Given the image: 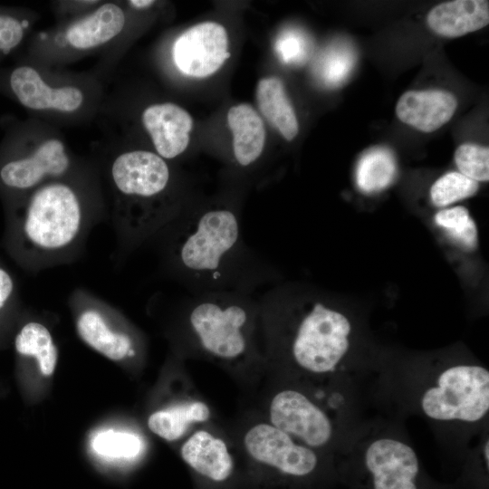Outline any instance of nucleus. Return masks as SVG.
Returning <instances> with one entry per match:
<instances>
[{"label": "nucleus", "instance_id": "f257e3e1", "mask_svg": "<svg viewBox=\"0 0 489 489\" xmlns=\"http://www.w3.org/2000/svg\"><path fill=\"white\" fill-rule=\"evenodd\" d=\"M241 248L240 221L216 207L183 221L174 240V263L187 279L208 287L223 284Z\"/></svg>", "mask_w": 489, "mask_h": 489}, {"label": "nucleus", "instance_id": "f03ea898", "mask_svg": "<svg viewBox=\"0 0 489 489\" xmlns=\"http://www.w3.org/2000/svg\"><path fill=\"white\" fill-rule=\"evenodd\" d=\"M84 222L75 192L64 184L53 183L32 196L14 228L22 248L36 254H53L73 244Z\"/></svg>", "mask_w": 489, "mask_h": 489}, {"label": "nucleus", "instance_id": "7ed1b4c3", "mask_svg": "<svg viewBox=\"0 0 489 489\" xmlns=\"http://www.w3.org/2000/svg\"><path fill=\"white\" fill-rule=\"evenodd\" d=\"M254 311L242 295L210 292L195 300L187 321L199 347L222 360L245 357L252 348Z\"/></svg>", "mask_w": 489, "mask_h": 489}, {"label": "nucleus", "instance_id": "20e7f679", "mask_svg": "<svg viewBox=\"0 0 489 489\" xmlns=\"http://www.w3.org/2000/svg\"><path fill=\"white\" fill-rule=\"evenodd\" d=\"M244 446L256 466L254 475L258 489H295L313 483L321 474L314 449L270 423L251 427L244 436Z\"/></svg>", "mask_w": 489, "mask_h": 489}, {"label": "nucleus", "instance_id": "39448f33", "mask_svg": "<svg viewBox=\"0 0 489 489\" xmlns=\"http://www.w3.org/2000/svg\"><path fill=\"white\" fill-rule=\"evenodd\" d=\"M423 413L438 421L475 423L489 411V371L479 365L461 364L438 374L421 397Z\"/></svg>", "mask_w": 489, "mask_h": 489}, {"label": "nucleus", "instance_id": "423d86ee", "mask_svg": "<svg viewBox=\"0 0 489 489\" xmlns=\"http://www.w3.org/2000/svg\"><path fill=\"white\" fill-rule=\"evenodd\" d=\"M350 331L346 316L315 302L295 329L290 345L292 358L309 373H331L348 351Z\"/></svg>", "mask_w": 489, "mask_h": 489}, {"label": "nucleus", "instance_id": "0eeeda50", "mask_svg": "<svg viewBox=\"0 0 489 489\" xmlns=\"http://www.w3.org/2000/svg\"><path fill=\"white\" fill-rule=\"evenodd\" d=\"M360 489H424L419 459L407 443L383 436L365 449Z\"/></svg>", "mask_w": 489, "mask_h": 489}, {"label": "nucleus", "instance_id": "6e6552de", "mask_svg": "<svg viewBox=\"0 0 489 489\" xmlns=\"http://www.w3.org/2000/svg\"><path fill=\"white\" fill-rule=\"evenodd\" d=\"M268 413L271 425L308 447H322L332 437L333 426L328 415L296 389L277 392Z\"/></svg>", "mask_w": 489, "mask_h": 489}, {"label": "nucleus", "instance_id": "1a4fd4ad", "mask_svg": "<svg viewBox=\"0 0 489 489\" xmlns=\"http://www.w3.org/2000/svg\"><path fill=\"white\" fill-rule=\"evenodd\" d=\"M225 27L215 22L196 24L185 31L173 46V59L181 72L204 78L215 73L230 57Z\"/></svg>", "mask_w": 489, "mask_h": 489}, {"label": "nucleus", "instance_id": "9d476101", "mask_svg": "<svg viewBox=\"0 0 489 489\" xmlns=\"http://www.w3.org/2000/svg\"><path fill=\"white\" fill-rule=\"evenodd\" d=\"M111 175L120 193L143 201L158 197L166 190L170 179L165 160L145 150L120 155L112 164Z\"/></svg>", "mask_w": 489, "mask_h": 489}, {"label": "nucleus", "instance_id": "9b49d317", "mask_svg": "<svg viewBox=\"0 0 489 489\" xmlns=\"http://www.w3.org/2000/svg\"><path fill=\"white\" fill-rule=\"evenodd\" d=\"M181 457L209 485L223 487L234 477L235 464L227 446L206 430L194 433L182 446Z\"/></svg>", "mask_w": 489, "mask_h": 489}, {"label": "nucleus", "instance_id": "f8f14e48", "mask_svg": "<svg viewBox=\"0 0 489 489\" xmlns=\"http://www.w3.org/2000/svg\"><path fill=\"white\" fill-rule=\"evenodd\" d=\"M69 158L60 140L43 142L30 157L5 163L0 169L3 184L14 189H28L48 177H58L69 168Z\"/></svg>", "mask_w": 489, "mask_h": 489}, {"label": "nucleus", "instance_id": "ddd939ff", "mask_svg": "<svg viewBox=\"0 0 489 489\" xmlns=\"http://www.w3.org/2000/svg\"><path fill=\"white\" fill-rule=\"evenodd\" d=\"M142 121L159 157L173 158L187 148L193 120L181 107L173 103L149 106L142 114Z\"/></svg>", "mask_w": 489, "mask_h": 489}, {"label": "nucleus", "instance_id": "4468645a", "mask_svg": "<svg viewBox=\"0 0 489 489\" xmlns=\"http://www.w3.org/2000/svg\"><path fill=\"white\" fill-rule=\"evenodd\" d=\"M457 100L444 90L408 91L397 102L400 121L423 132H433L448 122L455 112Z\"/></svg>", "mask_w": 489, "mask_h": 489}, {"label": "nucleus", "instance_id": "2eb2a0df", "mask_svg": "<svg viewBox=\"0 0 489 489\" xmlns=\"http://www.w3.org/2000/svg\"><path fill=\"white\" fill-rule=\"evenodd\" d=\"M10 85L20 102L33 110L54 109L70 112L76 110L83 101L79 89L71 86L51 88L34 69L27 66L14 70Z\"/></svg>", "mask_w": 489, "mask_h": 489}, {"label": "nucleus", "instance_id": "dca6fc26", "mask_svg": "<svg viewBox=\"0 0 489 489\" xmlns=\"http://www.w3.org/2000/svg\"><path fill=\"white\" fill-rule=\"evenodd\" d=\"M428 27L444 37H460L485 27L489 23V2L455 0L433 7L427 16Z\"/></svg>", "mask_w": 489, "mask_h": 489}, {"label": "nucleus", "instance_id": "f3484780", "mask_svg": "<svg viewBox=\"0 0 489 489\" xmlns=\"http://www.w3.org/2000/svg\"><path fill=\"white\" fill-rule=\"evenodd\" d=\"M76 329L86 344L110 360H120L135 354L130 337L113 331L96 309L82 311L77 318Z\"/></svg>", "mask_w": 489, "mask_h": 489}, {"label": "nucleus", "instance_id": "a211bd4d", "mask_svg": "<svg viewBox=\"0 0 489 489\" xmlns=\"http://www.w3.org/2000/svg\"><path fill=\"white\" fill-rule=\"evenodd\" d=\"M227 121L233 133L235 158L241 166H249L263 152L265 143L264 122L254 109L244 103L230 108Z\"/></svg>", "mask_w": 489, "mask_h": 489}, {"label": "nucleus", "instance_id": "6ab92c4d", "mask_svg": "<svg viewBox=\"0 0 489 489\" xmlns=\"http://www.w3.org/2000/svg\"><path fill=\"white\" fill-rule=\"evenodd\" d=\"M125 15L114 4H105L76 22L67 32V40L77 49H89L109 42L123 29Z\"/></svg>", "mask_w": 489, "mask_h": 489}, {"label": "nucleus", "instance_id": "aec40b11", "mask_svg": "<svg viewBox=\"0 0 489 489\" xmlns=\"http://www.w3.org/2000/svg\"><path fill=\"white\" fill-rule=\"evenodd\" d=\"M258 107L264 118L286 140L293 139L299 124L283 82L277 77L263 78L256 88Z\"/></svg>", "mask_w": 489, "mask_h": 489}, {"label": "nucleus", "instance_id": "412c9836", "mask_svg": "<svg viewBox=\"0 0 489 489\" xmlns=\"http://www.w3.org/2000/svg\"><path fill=\"white\" fill-rule=\"evenodd\" d=\"M210 410L202 401H192L172 406L151 414L148 419L149 429L168 441L180 438L193 423L205 422Z\"/></svg>", "mask_w": 489, "mask_h": 489}, {"label": "nucleus", "instance_id": "4be33fe9", "mask_svg": "<svg viewBox=\"0 0 489 489\" xmlns=\"http://www.w3.org/2000/svg\"><path fill=\"white\" fill-rule=\"evenodd\" d=\"M396 173L397 164L391 151L386 148H373L360 158L356 182L364 193H376L388 187Z\"/></svg>", "mask_w": 489, "mask_h": 489}, {"label": "nucleus", "instance_id": "5701e85b", "mask_svg": "<svg viewBox=\"0 0 489 489\" xmlns=\"http://www.w3.org/2000/svg\"><path fill=\"white\" fill-rule=\"evenodd\" d=\"M16 351L34 357L44 376H51L56 367L58 351L48 329L43 324L31 321L23 326L14 340Z\"/></svg>", "mask_w": 489, "mask_h": 489}, {"label": "nucleus", "instance_id": "b1692460", "mask_svg": "<svg viewBox=\"0 0 489 489\" xmlns=\"http://www.w3.org/2000/svg\"><path fill=\"white\" fill-rule=\"evenodd\" d=\"M91 446L100 456L108 459H130L140 453L142 442L135 434L108 429L96 433L91 438Z\"/></svg>", "mask_w": 489, "mask_h": 489}, {"label": "nucleus", "instance_id": "393cba45", "mask_svg": "<svg viewBox=\"0 0 489 489\" xmlns=\"http://www.w3.org/2000/svg\"><path fill=\"white\" fill-rule=\"evenodd\" d=\"M435 222L463 248L473 250L476 247L477 227L465 207L442 209L435 216Z\"/></svg>", "mask_w": 489, "mask_h": 489}, {"label": "nucleus", "instance_id": "a878e982", "mask_svg": "<svg viewBox=\"0 0 489 489\" xmlns=\"http://www.w3.org/2000/svg\"><path fill=\"white\" fill-rule=\"evenodd\" d=\"M478 183L460 172H448L440 177L431 187L430 197L436 206H446L474 196Z\"/></svg>", "mask_w": 489, "mask_h": 489}, {"label": "nucleus", "instance_id": "bb28decb", "mask_svg": "<svg viewBox=\"0 0 489 489\" xmlns=\"http://www.w3.org/2000/svg\"><path fill=\"white\" fill-rule=\"evenodd\" d=\"M353 51L347 45H332L318 62L317 72L325 84H340L349 75L354 65Z\"/></svg>", "mask_w": 489, "mask_h": 489}, {"label": "nucleus", "instance_id": "cd10ccee", "mask_svg": "<svg viewBox=\"0 0 489 489\" xmlns=\"http://www.w3.org/2000/svg\"><path fill=\"white\" fill-rule=\"evenodd\" d=\"M455 162L464 176L475 181L489 179V149L487 147L465 143L455 151Z\"/></svg>", "mask_w": 489, "mask_h": 489}, {"label": "nucleus", "instance_id": "c85d7f7f", "mask_svg": "<svg viewBox=\"0 0 489 489\" xmlns=\"http://www.w3.org/2000/svg\"><path fill=\"white\" fill-rule=\"evenodd\" d=\"M308 42L302 34L297 31H286L280 35L276 43V51L284 62H301L307 56Z\"/></svg>", "mask_w": 489, "mask_h": 489}, {"label": "nucleus", "instance_id": "c756f323", "mask_svg": "<svg viewBox=\"0 0 489 489\" xmlns=\"http://www.w3.org/2000/svg\"><path fill=\"white\" fill-rule=\"evenodd\" d=\"M24 35L23 26L12 16L0 15V50L8 53L19 44Z\"/></svg>", "mask_w": 489, "mask_h": 489}, {"label": "nucleus", "instance_id": "7c9ffc66", "mask_svg": "<svg viewBox=\"0 0 489 489\" xmlns=\"http://www.w3.org/2000/svg\"><path fill=\"white\" fill-rule=\"evenodd\" d=\"M15 285L10 273L0 264V311L14 294Z\"/></svg>", "mask_w": 489, "mask_h": 489}, {"label": "nucleus", "instance_id": "2f4dec72", "mask_svg": "<svg viewBox=\"0 0 489 489\" xmlns=\"http://www.w3.org/2000/svg\"><path fill=\"white\" fill-rule=\"evenodd\" d=\"M486 442H484L483 450H482V456H483V463L484 469L488 472L489 468V440L486 439Z\"/></svg>", "mask_w": 489, "mask_h": 489}, {"label": "nucleus", "instance_id": "473e14b6", "mask_svg": "<svg viewBox=\"0 0 489 489\" xmlns=\"http://www.w3.org/2000/svg\"><path fill=\"white\" fill-rule=\"evenodd\" d=\"M129 3L135 7L145 8L152 5L155 2L152 0H133Z\"/></svg>", "mask_w": 489, "mask_h": 489}]
</instances>
